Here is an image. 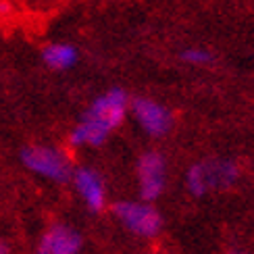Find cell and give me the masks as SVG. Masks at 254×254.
I'll list each match as a JSON object with an SVG mask.
<instances>
[{
    "label": "cell",
    "mask_w": 254,
    "mask_h": 254,
    "mask_svg": "<svg viewBox=\"0 0 254 254\" xmlns=\"http://www.w3.org/2000/svg\"><path fill=\"white\" fill-rule=\"evenodd\" d=\"M40 59L50 71H71L79 63V48L71 42H50L40 50Z\"/></svg>",
    "instance_id": "ba28073f"
},
{
    "label": "cell",
    "mask_w": 254,
    "mask_h": 254,
    "mask_svg": "<svg viewBox=\"0 0 254 254\" xmlns=\"http://www.w3.org/2000/svg\"><path fill=\"white\" fill-rule=\"evenodd\" d=\"M129 94L123 88L113 86L107 92L98 94L96 98L90 102V107L83 111L81 117L92 119L94 123H98L100 127H104L107 131H115L123 125V121L129 115Z\"/></svg>",
    "instance_id": "3957f363"
},
{
    "label": "cell",
    "mask_w": 254,
    "mask_h": 254,
    "mask_svg": "<svg viewBox=\"0 0 254 254\" xmlns=\"http://www.w3.org/2000/svg\"><path fill=\"white\" fill-rule=\"evenodd\" d=\"M179 57H182L184 63H188V65H194V67H206V65H210V63L215 61L213 52L206 50V48H200V46H190Z\"/></svg>",
    "instance_id": "8fae6325"
},
{
    "label": "cell",
    "mask_w": 254,
    "mask_h": 254,
    "mask_svg": "<svg viewBox=\"0 0 254 254\" xmlns=\"http://www.w3.org/2000/svg\"><path fill=\"white\" fill-rule=\"evenodd\" d=\"M40 250L48 254H81L83 236L69 223H52L40 238Z\"/></svg>",
    "instance_id": "52a82bcc"
},
{
    "label": "cell",
    "mask_w": 254,
    "mask_h": 254,
    "mask_svg": "<svg viewBox=\"0 0 254 254\" xmlns=\"http://www.w3.org/2000/svg\"><path fill=\"white\" fill-rule=\"evenodd\" d=\"M0 254H13V244L6 238H0Z\"/></svg>",
    "instance_id": "7c38bea8"
},
{
    "label": "cell",
    "mask_w": 254,
    "mask_h": 254,
    "mask_svg": "<svg viewBox=\"0 0 254 254\" xmlns=\"http://www.w3.org/2000/svg\"><path fill=\"white\" fill-rule=\"evenodd\" d=\"M186 188L192 196H204L208 190V182H206V171H204V161L192 165L186 171Z\"/></svg>",
    "instance_id": "30bf717a"
},
{
    "label": "cell",
    "mask_w": 254,
    "mask_h": 254,
    "mask_svg": "<svg viewBox=\"0 0 254 254\" xmlns=\"http://www.w3.org/2000/svg\"><path fill=\"white\" fill-rule=\"evenodd\" d=\"M229 254H244V250H231Z\"/></svg>",
    "instance_id": "4fadbf2b"
},
{
    "label": "cell",
    "mask_w": 254,
    "mask_h": 254,
    "mask_svg": "<svg viewBox=\"0 0 254 254\" xmlns=\"http://www.w3.org/2000/svg\"><path fill=\"white\" fill-rule=\"evenodd\" d=\"M140 198L146 202H154L163 196L167 186V158L158 150H148L137 158L135 165Z\"/></svg>",
    "instance_id": "5b68a950"
},
{
    "label": "cell",
    "mask_w": 254,
    "mask_h": 254,
    "mask_svg": "<svg viewBox=\"0 0 254 254\" xmlns=\"http://www.w3.org/2000/svg\"><path fill=\"white\" fill-rule=\"evenodd\" d=\"M69 182L73 184L83 206H86L90 213H102V210L107 208V202H109L107 182H104V177L100 175L98 169H94L90 165L73 167Z\"/></svg>",
    "instance_id": "8992f818"
},
{
    "label": "cell",
    "mask_w": 254,
    "mask_h": 254,
    "mask_svg": "<svg viewBox=\"0 0 254 254\" xmlns=\"http://www.w3.org/2000/svg\"><path fill=\"white\" fill-rule=\"evenodd\" d=\"M129 113L140 125V129L150 137H165L173 129V113L167 104L148 96H137L129 102Z\"/></svg>",
    "instance_id": "277c9868"
},
{
    "label": "cell",
    "mask_w": 254,
    "mask_h": 254,
    "mask_svg": "<svg viewBox=\"0 0 254 254\" xmlns=\"http://www.w3.org/2000/svg\"><path fill=\"white\" fill-rule=\"evenodd\" d=\"M111 210L113 217L135 238L152 240L163 229L161 210L146 200H119L113 204Z\"/></svg>",
    "instance_id": "7a4b0ae2"
},
{
    "label": "cell",
    "mask_w": 254,
    "mask_h": 254,
    "mask_svg": "<svg viewBox=\"0 0 254 254\" xmlns=\"http://www.w3.org/2000/svg\"><path fill=\"white\" fill-rule=\"evenodd\" d=\"M204 171H206V182L208 190H219V188H229L238 182L240 169L234 161H204Z\"/></svg>",
    "instance_id": "9c48e42d"
},
{
    "label": "cell",
    "mask_w": 254,
    "mask_h": 254,
    "mask_svg": "<svg viewBox=\"0 0 254 254\" xmlns=\"http://www.w3.org/2000/svg\"><path fill=\"white\" fill-rule=\"evenodd\" d=\"M36 254H48V252H44V250H40V248H38V252H36Z\"/></svg>",
    "instance_id": "5bb4252c"
},
{
    "label": "cell",
    "mask_w": 254,
    "mask_h": 254,
    "mask_svg": "<svg viewBox=\"0 0 254 254\" xmlns=\"http://www.w3.org/2000/svg\"><path fill=\"white\" fill-rule=\"evenodd\" d=\"M19 163L31 175L52 184H67L73 173L71 156L52 144H25L19 150Z\"/></svg>",
    "instance_id": "6da1fadb"
}]
</instances>
